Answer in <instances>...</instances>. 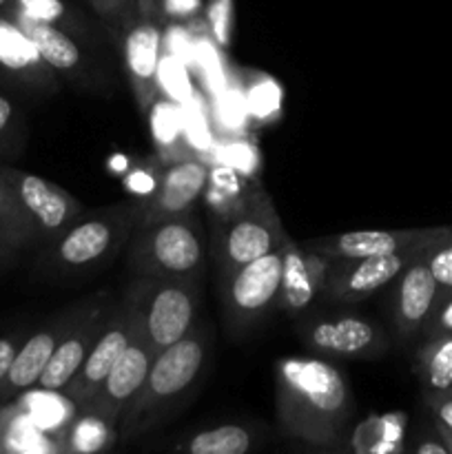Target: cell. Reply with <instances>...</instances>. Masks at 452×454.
<instances>
[{
  "label": "cell",
  "instance_id": "6da1fadb",
  "mask_svg": "<svg viewBox=\"0 0 452 454\" xmlns=\"http://www.w3.org/2000/svg\"><path fill=\"white\" fill-rule=\"evenodd\" d=\"M277 417L284 433L313 448H339L355 415L348 381L317 357L275 362Z\"/></svg>",
  "mask_w": 452,
  "mask_h": 454
},
{
  "label": "cell",
  "instance_id": "7a4b0ae2",
  "mask_svg": "<svg viewBox=\"0 0 452 454\" xmlns=\"http://www.w3.org/2000/svg\"><path fill=\"white\" fill-rule=\"evenodd\" d=\"M211 340V326L195 324L189 335L155 355L140 393L120 417L118 442L127 443L149 433L177 406L186 403L207 371Z\"/></svg>",
  "mask_w": 452,
  "mask_h": 454
},
{
  "label": "cell",
  "instance_id": "3957f363",
  "mask_svg": "<svg viewBox=\"0 0 452 454\" xmlns=\"http://www.w3.org/2000/svg\"><path fill=\"white\" fill-rule=\"evenodd\" d=\"M140 222V202L84 211L40 247L35 273L44 279H78L109 264L129 244Z\"/></svg>",
  "mask_w": 452,
  "mask_h": 454
},
{
  "label": "cell",
  "instance_id": "277c9868",
  "mask_svg": "<svg viewBox=\"0 0 452 454\" xmlns=\"http://www.w3.org/2000/svg\"><path fill=\"white\" fill-rule=\"evenodd\" d=\"M207 255L202 226L191 213L136 226L129 239V266L136 278L199 279Z\"/></svg>",
  "mask_w": 452,
  "mask_h": 454
},
{
  "label": "cell",
  "instance_id": "5b68a950",
  "mask_svg": "<svg viewBox=\"0 0 452 454\" xmlns=\"http://www.w3.org/2000/svg\"><path fill=\"white\" fill-rule=\"evenodd\" d=\"M137 313V335L155 353L189 335L198 324L202 288L199 279L136 278L127 291Z\"/></svg>",
  "mask_w": 452,
  "mask_h": 454
},
{
  "label": "cell",
  "instance_id": "8992f818",
  "mask_svg": "<svg viewBox=\"0 0 452 454\" xmlns=\"http://www.w3.org/2000/svg\"><path fill=\"white\" fill-rule=\"evenodd\" d=\"M286 238L288 235L273 202L261 191L238 213L215 220L208 251L217 275H224L257 257L277 251Z\"/></svg>",
  "mask_w": 452,
  "mask_h": 454
},
{
  "label": "cell",
  "instance_id": "52a82bcc",
  "mask_svg": "<svg viewBox=\"0 0 452 454\" xmlns=\"http://www.w3.org/2000/svg\"><path fill=\"white\" fill-rule=\"evenodd\" d=\"M282 288V251L261 255L220 275L224 324L230 333L255 326L270 309H277Z\"/></svg>",
  "mask_w": 452,
  "mask_h": 454
},
{
  "label": "cell",
  "instance_id": "ba28073f",
  "mask_svg": "<svg viewBox=\"0 0 452 454\" xmlns=\"http://www.w3.org/2000/svg\"><path fill=\"white\" fill-rule=\"evenodd\" d=\"M137 337V313L133 306L131 297L124 295L122 304L113 306L105 328L96 344L91 346L89 355L84 357L82 366L74 375V380L66 384L62 393L78 406V411H84L97 388L102 386L105 377L109 375L111 368L118 364L124 350L131 346V341Z\"/></svg>",
  "mask_w": 452,
  "mask_h": 454
},
{
  "label": "cell",
  "instance_id": "9c48e42d",
  "mask_svg": "<svg viewBox=\"0 0 452 454\" xmlns=\"http://www.w3.org/2000/svg\"><path fill=\"white\" fill-rule=\"evenodd\" d=\"M297 333L310 350L332 357L372 359L388 353L386 333L359 315H308Z\"/></svg>",
  "mask_w": 452,
  "mask_h": 454
},
{
  "label": "cell",
  "instance_id": "30bf717a",
  "mask_svg": "<svg viewBox=\"0 0 452 454\" xmlns=\"http://www.w3.org/2000/svg\"><path fill=\"white\" fill-rule=\"evenodd\" d=\"M428 248L433 247L408 248V251L390 253V255L357 257V260H328L322 295L326 300L344 301V304L368 300L377 291L393 284L401 275V270Z\"/></svg>",
  "mask_w": 452,
  "mask_h": 454
},
{
  "label": "cell",
  "instance_id": "8fae6325",
  "mask_svg": "<svg viewBox=\"0 0 452 454\" xmlns=\"http://www.w3.org/2000/svg\"><path fill=\"white\" fill-rule=\"evenodd\" d=\"M111 310H113V301L106 293H97L96 297L75 306L69 331L65 333L58 348L53 350L47 368L40 375L38 388H44L47 393H53V390L62 393L66 388V384L74 380L78 368L82 366L91 346L100 337Z\"/></svg>",
  "mask_w": 452,
  "mask_h": 454
},
{
  "label": "cell",
  "instance_id": "7c38bea8",
  "mask_svg": "<svg viewBox=\"0 0 452 454\" xmlns=\"http://www.w3.org/2000/svg\"><path fill=\"white\" fill-rule=\"evenodd\" d=\"M452 238L450 226H428V229L401 231H353V233L328 235L308 239L301 247L323 260H357V257L390 255L408 248L434 247Z\"/></svg>",
  "mask_w": 452,
  "mask_h": 454
},
{
  "label": "cell",
  "instance_id": "4fadbf2b",
  "mask_svg": "<svg viewBox=\"0 0 452 454\" xmlns=\"http://www.w3.org/2000/svg\"><path fill=\"white\" fill-rule=\"evenodd\" d=\"M0 171L9 180L18 202L34 224L40 247L56 238L60 231H65L71 222L78 220L87 211L84 204L69 191L44 177L20 171V168H0Z\"/></svg>",
  "mask_w": 452,
  "mask_h": 454
},
{
  "label": "cell",
  "instance_id": "5bb4252c",
  "mask_svg": "<svg viewBox=\"0 0 452 454\" xmlns=\"http://www.w3.org/2000/svg\"><path fill=\"white\" fill-rule=\"evenodd\" d=\"M208 177H211V168L204 162H195V160L173 162L171 167L160 173L149 198L140 202L137 226L191 213L195 202L207 191Z\"/></svg>",
  "mask_w": 452,
  "mask_h": 454
},
{
  "label": "cell",
  "instance_id": "9a60e30c",
  "mask_svg": "<svg viewBox=\"0 0 452 454\" xmlns=\"http://www.w3.org/2000/svg\"><path fill=\"white\" fill-rule=\"evenodd\" d=\"M155 355L158 353H155L153 346L137 335L131 341V346L124 350L122 357L118 359V364L111 368L109 375L105 377L102 386L97 388V393L93 395V399L84 411L96 412V415H100L109 424L118 426L122 412L127 411L129 403L140 393Z\"/></svg>",
  "mask_w": 452,
  "mask_h": 454
},
{
  "label": "cell",
  "instance_id": "2e32d148",
  "mask_svg": "<svg viewBox=\"0 0 452 454\" xmlns=\"http://www.w3.org/2000/svg\"><path fill=\"white\" fill-rule=\"evenodd\" d=\"M425 253L415 257L393 282V322L399 341H412L421 335L441 295V288L434 282Z\"/></svg>",
  "mask_w": 452,
  "mask_h": 454
},
{
  "label": "cell",
  "instance_id": "e0dca14e",
  "mask_svg": "<svg viewBox=\"0 0 452 454\" xmlns=\"http://www.w3.org/2000/svg\"><path fill=\"white\" fill-rule=\"evenodd\" d=\"M122 56L133 98L142 114L158 100V71L162 58V27L158 18H140L122 35Z\"/></svg>",
  "mask_w": 452,
  "mask_h": 454
},
{
  "label": "cell",
  "instance_id": "ac0fdd59",
  "mask_svg": "<svg viewBox=\"0 0 452 454\" xmlns=\"http://www.w3.org/2000/svg\"><path fill=\"white\" fill-rule=\"evenodd\" d=\"M75 309L65 310V313L56 315L49 324L38 328L35 333H27L25 341L18 348L16 359H13L12 368H9L7 377H4L3 386H0V406L12 402L20 393L35 388L40 381V375L47 368L49 359H51L53 350L58 348L65 333L69 331L71 319H74Z\"/></svg>",
  "mask_w": 452,
  "mask_h": 454
},
{
  "label": "cell",
  "instance_id": "d6986e66",
  "mask_svg": "<svg viewBox=\"0 0 452 454\" xmlns=\"http://www.w3.org/2000/svg\"><path fill=\"white\" fill-rule=\"evenodd\" d=\"M0 71L31 91H56V71L40 56L34 40L7 13H0Z\"/></svg>",
  "mask_w": 452,
  "mask_h": 454
},
{
  "label": "cell",
  "instance_id": "ffe728a7",
  "mask_svg": "<svg viewBox=\"0 0 452 454\" xmlns=\"http://www.w3.org/2000/svg\"><path fill=\"white\" fill-rule=\"evenodd\" d=\"M279 251H282V288H279L277 309L295 317L306 313L315 297L322 295L328 260L306 251L291 238L284 239Z\"/></svg>",
  "mask_w": 452,
  "mask_h": 454
},
{
  "label": "cell",
  "instance_id": "44dd1931",
  "mask_svg": "<svg viewBox=\"0 0 452 454\" xmlns=\"http://www.w3.org/2000/svg\"><path fill=\"white\" fill-rule=\"evenodd\" d=\"M7 16H12L27 31V35L38 47L40 56L44 58V62L56 74L75 75L82 71V51H80L71 31L62 29L58 25H49V22L35 20V18L22 13L18 7H13Z\"/></svg>",
  "mask_w": 452,
  "mask_h": 454
},
{
  "label": "cell",
  "instance_id": "7402d4cb",
  "mask_svg": "<svg viewBox=\"0 0 452 454\" xmlns=\"http://www.w3.org/2000/svg\"><path fill=\"white\" fill-rule=\"evenodd\" d=\"M0 452H60V443L35 426L20 403H4L0 411Z\"/></svg>",
  "mask_w": 452,
  "mask_h": 454
},
{
  "label": "cell",
  "instance_id": "603a6c76",
  "mask_svg": "<svg viewBox=\"0 0 452 454\" xmlns=\"http://www.w3.org/2000/svg\"><path fill=\"white\" fill-rule=\"evenodd\" d=\"M60 452L93 454L118 443V426L109 424L91 411H78L60 434Z\"/></svg>",
  "mask_w": 452,
  "mask_h": 454
},
{
  "label": "cell",
  "instance_id": "cb8c5ba5",
  "mask_svg": "<svg viewBox=\"0 0 452 454\" xmlns=\"http://www.w3.org/2000/svg\"><path fill=\"white\" fill-rule=\"evenodd\" d=\"M415 375L424 393H452V335L424 340L417 350Z\"/></svg>",
  "mask_w": 452,
  "mask_h": 454
},
{
  "label": "cell",
  "instance_id": "d4e9b609",
  "mask_svg": "<svg viewBox=\"0 0 452 454\" xmlns=\"http://www.w3.org/2000/svg\"><path fill=\"white\" fill-rule=\"evenodd\" d=\"M257 443V434L248 426L222 424L191 434L186 442L177 443L175 450L189 454H244Z\"/></svg>",
  "mask_w": 452,
  "mask_h": 454
},
{
  "label": "cell",
  "instance_id": "484cf974",
  "mask_svg": "<svg viewBox=\"0 0 452 454\" xmlns=\"http://www.w3.org/2000/svg\"><path fill=\"white\" fill-rule=\"evenodd\" d=\"M0 242L12 247L13 251H31L40 248L38 233L27 217L25 208L18 202L12 184L0 171Z\"/></svg>",
  "mask_w": 452,
  "mask_h": 454
},
{
  "label": "cell",
  "instance_id": "4316f807",
  "mask_svg": "<svg viewBox=\"0 0 452 454\" xmlns=\"http://www.w3.org/2000/svg\"><path fill=\"white\" fill-rule=\"evenodd\" d=\"M87 4L118 38H122L140 20L137 0H87Z\"/></svg>",
  "mask_w": 452,
  "mask_h": 454
},
{
  "label": "cell",
  "instance_id": "83f0119b",
  "mask_svg": "<svg viewBox=\"0 0 452 454\" xmlns=\"http://www.w3.org/2000/svg\"><path fill=\"white\" fill-rule=\"evenodd\" d=\"M13 4L27 16L49 22V25H58L66 31H75L78 27V18L65 0H13Z\"/></svg>",
  "mask_w": 452,
  "mask_h": 454
},
{
  "label": "cell",
  "instance_id": "f1b7e54d",
  "mask_svg": "<svg viewBox=\"0 0 452 454\" xmlns=\"http://www.w3.org/2000/svg\"><path fill=\"white\" fill-rule=\"evenodd\" d=\"M204 18H207L211 38L220 47H229L235 25V0H208L204 4Z\"/></svg>",
  "mask_w": 452,
  "mask_h": 454
},
{
  "label": "cell",
  "instance_id": "f546056e",
  "mask_svg": "<svg viewBox=\"0 0 452 454\" xmlns=\"http://www.w3.org/2000/svg\"><path fill=\"white\" fill-rule=\"evenodd\" d=\"M425 260H428V266L433 270V278L437 282V286L443 293H452V238L428 248Z\"/></svg>",
  "mask_w": 452,
  "mask_h": 454
},
{
  "label": "cell",
  "instance_id": "4dcf8cb0",
  "mask_svg": "<svg viewBox=\"0 0 452 454\" xmlns=\"http://www.w3.org/2000/svg\"><path fill=\"white\" fill-rule=\"evenodd\" d=\"M439 335H452V293L441 291L433 313H430L428 322H425L424 331H421V337H424V340Z\"/></svg>",
  "mask_w": 452,
  "mask_h": 454
},
{
  "label": "cell",
  "instance_id": "1f68e13d",
  "mask_svg": "<svg viewBox=\"0 0 452 454\" xmlns=\"http://www.w3.org/2000/svg\"><path fill=\"white\" fill-rule=\"evenodd\" d=\"M202 12V0H155V18L186 20Z\"/></svg>",
  "mask_w": 452,
  "mask_h": 454
},
{
  "label": "cell",
  "instance_id": "d6a6232c",
  "mask_svg": "<svg viewBox=\"0 0 452 454\" xmlns=\"http://www.w3.org/2000/svg\"><path fill=\"white\" fill-rule=\"evenodd\" d=\"M424 403L434 424L452 433V393H424Z\"/></svg>",
  "mask_w": 452,
  "mask_h": 454
},
{
  "label": "cell",
  "instance_id": "836d02e7",
  "mask_svg": "<svg viewBox=\"0 0 452 454\" xmlns=\"http://www.w3.org/2000/svg\"><path fill=\"white\" fill-rule=\"evenodd\" d=\"M25 331H12L0 335V386H3L4 377H7L9 368H12L18 348H20V344L25 341Z\"/></svg>",
  "mask_w": 452,
  "mask_h": 454
},
{
  "label": "cell",
  "instance_id": "e575fe53",
  "mask_svg": "<svg viewBox=\"0 0 452 454\" xmlns=\"http://www.w3.org/2000/svg\"><path fill=\"white\" fill-rule=\"evenodd\" d=\"M412 450H415L417 454H448L446 443H443L441 437H439L437 428H434V434H430V437H425L424 442L417 443Z\"/></svg>",
  "mask_w": 452,
  "mask_h": 454
},
{
  "label": "cell",
  "instance_id": "d590c367",
  "mask_svg": "<svg viewBox=\"0 0 452 454\" xmlns=\"http://www.w3.org/2000/svg\"><path fill=\"white\" fill-rule=\"evenodd\" d=\"M12 120H13L12 100H9V98H4V96H0V137H3V133L9 129Z\"/></svg>",
  "mask_w": 452,
  "mask_h": 454
},
{
  "label": "cell",
  "instance_id": "8d00e7d4",
  "mask_svg": "<svg viewBox=\"0 0 452 454\" xmlns=\"http://www.w3.org/2000/svg\"><path fill=\"white\" fill-rule=\"evenodd\" d=\"M18 255H20V253L13 251L12 247H7V244L0 242V266H9V264H13V262H16V257H18Z\"/></svg>",
  "mask_w": 452,
  "mask_h": 454
},
{
  "label": "cell",
  "instance_id": "74e56055",
  "mask_svg": "<svg viewBox=\"0 0 452 454\" xmlns=\"http://www.w3.org/2000/svg\"><path fill=\"white\" fill-rule=\"evenodd\" d=\"M140 4V18H155V0H137Z\"/></svg>",
  "mask_w": 452,
  "mask_h": 454
},
{
  "label": "cell",
  "instance_id": "f35d334b",
  "mask_svg": "<svg viewBox=\"0 0 452 454\" xmlns=\"http://www.w3.org/2000/svg\"><path fill=\"white\" fill-rule=\"evenodd\" d=\"M433 426H434V428H437V433H439V437H441V442L446 443L448 454H452V433H450V430H446V428H443V426L434 424V421H433Z\"/></svg>",
  "mask_w": 452,
  "mask_h": 454
},
{
  "label": "cell",
  "instance_id": "ab89813d",
  "mask_svg": "<svg viewBox=\"0 0 452 454\" xmlns=\"http://www.w3.org/2000/svg\"><path fill=\"white\" fill-rule=\"evenodd\" d=\"M13 7H16L13 0H0V13H9Z\"/></svg>",
  "mask_w": 452,
  "mask_h": 454
}]
</instances>
